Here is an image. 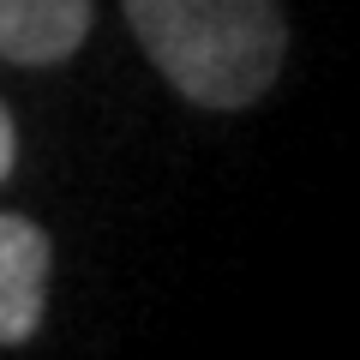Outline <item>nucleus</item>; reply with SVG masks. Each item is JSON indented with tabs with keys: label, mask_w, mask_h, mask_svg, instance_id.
Wrapping results in <instances>:
<instances>
[{
	"label": "nucleus",
	"mask_w": 360,
	"mask_h": 360,
	"mask_svg": "<svg viewBox=\"0 0 360 360\" xmlns=\"http://www.w3.org/2000/svg\"><path fill=\"white\" fill-rule=\"evenodd\" d=\"M49 276H54L49 234L18 210H0V348H18L42 330Z\"/></svg>",
	"instance_id": "nucleus-2"
},
{
	"label": "nucleus",
	"mask_w": 360,
	"mask_h": 360,
	"mask_svg": "<svg viewBox=\"0 0 360 360\" xmlns=\"http://www.w3.org/2000/svg\"><path fill=\"white\" fill-rule=\"evenodd\" d=\"M13 162H18V127L6 115V103H0V180L13 174Z\"/></svg>",
	"instance_id": "nucleus-4"
},
{
	"label": "nucleus",
	"mask_w": 360,
	"mask_h": 360,
	"mask_svg": "<svg viewBox=\"0 0 360 360\" xmlns=\"http://www.w3.org/2000/svg\"><path fill=\"white\" fill-rule=\"evenodd\" d=\"M96 0H0V60L60 66L84 49Z\"/></svg>",
	"instance_id": "nucleus-3"
},
{
	"label": "nucleus",
	"mask_w": 360,
	"mask_h": 360,
	"mask_svg": "<svg viewBox=\"0 0 360 360\" xmlns=\"http://www.w3.org/2000/svg\"><path fill=\"white\" fill-rule=\"evenodd\" d=\"M144 60L193 108L240 115L288 60V18L276 0H120Z\"/></svg>",
	"instance_id": "nucleus-1"
}]
</instances>
